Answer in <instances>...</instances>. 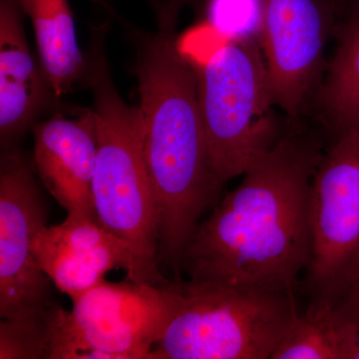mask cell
<instances>
[{
  "label": "cell",
  "instance_id": "obj_7",
  "mask_svg": "<svg viewBox=\"0 0 359 359\" xmlns=\"http://www.w3.org/2000/svg\"><path fill=\"white\" fill-rule=\"evenodd\" d=\"M309 306H325L359 283V122L332 137L314 173Z\"/></svg>",
  "mask_w": 359,
  "mask_h": 359
},
{
  "label": "cell",
  "instance_id": "obj_5",
  "mask_svg": "<svg viewBox=\"0 0 359 359\" xmlns=\"http://www.w3.org/2000/svg\"><path fill=\"white\" fill-rule=\"evenodd\" d=\"M197 79L212 165L226 185L283 134L271 111L276 105L261 44L228 40L197 71Z\"/></svg>",
  "mask_w": 359,
  "mask_h": 359
},
{
  "label": "cell",
  "instance_id": "obj_13",
  "mask_svg": "<svg viewBox=\"0 0 359 359\" xmlns=\"http://www.w3.org/2000/svg\"><path fill=\"white\" fill-rule=\"evenodd\" d=\"M32 20L44 76L57 98L88 77V58L78 45L68 0H20Z\"/></svg>",
  "mask_w": 359,
  "mask_h": 359
},
{
  "label": "cell",
  "instance_id": "obj_8",
  "mask_svg": "<svg viewBox=\"0 0 359 359\" xmlns=\"http://www.w3.org/2000/svg\"><path fill=\"white\" fill-rule=\"evenodd\" d=\"M34 167L18 147L0 160V316L18 320L53 306L48 276L35 257V238L47 226Z\"/></svg>",
  "mask_w": 359,
  "mask_h": 359
},
{
  "label": "cell",
  "instance_id": "obj_10",
  "mask_svg": "<svg viewBox=\"0 0 359 359\" xmlns=\"http://www.w3.org/2000/svg\"><path fill=\"white\" fill-rule=\"evenodd\" d=\"M32 130L33 167L47 192L67 217L98 221L92 190L98 145L93 108L56 113Z\"/></svg>",
  "mask_w": 359,
  "mask_h": 359
},
{
  "label": "cell",
  "instance_id": "obj_14",
  "mask_svg": "<svg viewBox=\"0 0 359 359\" xmlns=\"http://www.w3.org/2000/svg\"><path fill=\"white\" fill-rule=\"evenodd\" d=\"M341 8V20L334 28L337 48L318 94L332 137L359 122V0H342Z\"/></svg>",
  "mask_w": 359,
  "mask_h": 359
},
{
  "label": "cell",
  "instance_id": "obj_3",
  "mask_svg": "<svg viewBox=\"0 0 359 359\" xmlns=\"http://www.w3.org/2000/svg\"><path fill=\"white\" fill-rule=\"evenodd\" d=\"M103 28L93 32L88 80L97 119L93 200L97 219L131 252L136 283L162 287L171 282L159 263V219L144 154L138 106L128 105L116 89L105 54Z\"/></svg>",
  "mask_w": 359,
  "mask_h": 359
},
{
  "label": "cell",
  "instance_id": "obj_1",
  "mask_svg": "<svg viewBox=\"0 0 359 359\" xmlns=\"http://www.w3.org/2000/svg\"><path fill=\"white\" fill-rule=\"evenodd\" d=\"M325 149L292 129L248 168L194 231L182 257L190 282L294 290L311 252V184Z\"/></svg>",
  "mask_w": 359,
  "mask_h": 359
},
{
  "label": "cell",
  "instance_id": "obj_17",
  "mask_svg": "<svg viewBox=\"0 0 359 359\" xmlns=\"http://www.w3.org/2000/svg\"><path fill=\"white\" fill-rule=\"evenodd\" d=\"M327 306L341 359H359V283Z\"/></svg>",
  "mask_w": 359,
  "mask_h": 359
},
{
  "label": "cell",
  "instance_id": "obj_6",
  "mask_svg": "<svg viewBox=\"0 0 359 359\" xmlns=\"http://www.w3.org/2000/svg\"><path fill=\"white\" fill-rule=\"evenodd\" d=\"M179 301L180 280H104L63 311L52 359H151Z\"/></svg>",
  "mask_w": 359,
  "mask_h": 359
},
{
  "label": "cell",
  "instance_id": "obj_15",
  "mask_svg": "<svg viewBox=\"0 0 359 359\" xmlns=\"http://www.w3.org/2000/svg\"><path fill=\"white\" fill-rule=\"evenodd\" d=\"M65 309L54 304L43 313L0 323V359H52Z\"/></svg>",
  "mask_w": 359,
  "mask_h": 359
},
{
  "label": "cell",
  "instance_id": "obj_16",
  "mask_svg": "<svg viewBox=\"0 0 359 359\" xmlns=\"http://www.w3.org/2000/svg\"><path fill=\"white\" fill-rule=\"evenodd\" d=\"M207 18L228 40L259 42L263 27L262 0H209Z\"/></svg>",
  "mask_w": 359,
  "mask_h": 359
},
{
  "label": "cell",
  "instance_id": "obj_4",
  "mask_svg": "<svg viewBox=\"0 0 359 359\" xmlns=\"http://www.w3.org/2000/svg\"><path fill=\"white\" fill-rule=\"evenodd\" d=\"M299 316L294 290L182 280L151 359H271Z\"/></svg>",
  "mask_w": 359,
  "mask_h": 359
},
{
  "label": "cell",
  "instance_id": "obj_11",
  "mask_svg": "<svg viewBox=\"0 0 359 359\" xmlns=\"http://www.w3.org/2000/svg\"><path fill=\"white\" fill-rule=\"evenodd\" d=\"M40 268L56 289L74 301L104 280L108 271L133 269L131 252L95 219L67 217L45 226L33 245Z\"/></svg>",
  "mask_w": 359,
  "mask_h": 359
},
{
  "label": "cell",
  "instance_id": "obj_9",
  "mask_svg": "<svg viewBox=\"0 0 359 359\" xmlns=\"http://www.w3.org/2000/svg\"><path fill=\"white\" fill-rule=\"evenodd\" d=\"M261 44L273 103L292 119L301 113L323 69L335 26V6L323 0H262Z\"/></svg>",
  "mask_w": 359,
  "mask_h": 359
},
{
  "label": "cell",
  "instance_id": "obj_12",
  "mask_svg": "<svg viewBox=\"0 0 359 359\" xmlns=\"http://www.w3.org/2000/svg\"><path fill=\"white\" fill-rule=\"evenodd\" d=\"M20 0H0V142L18 147L27 130L57 98L33 57Z\"/></svg>",
  "mask_w": 359,
  "mask_h": 359
},
{
  "label": "cell",
  "instance_id": "obj_2",
  "mask_svg": "<svg viewBox=\"0 0 359 359\" xmlns=\"http://www.w3.org/2000/svg\"><path fill=\"white\" fill-rule=\"evenodd\" d=\"M181 8L159 9V27L138 43L133 73L140 96L144 154L159 219V263L174 275L205 212L222 199V183L205 137L197 71L176 39Z\"/></svg>",
  "mask_w": 359,
  "mask_h": 359
}]
</instances>
